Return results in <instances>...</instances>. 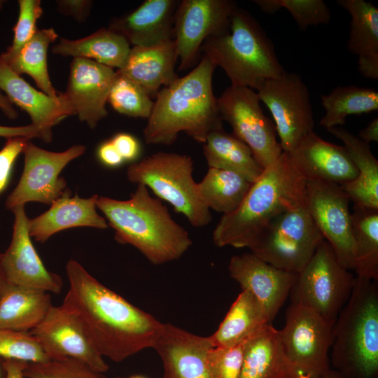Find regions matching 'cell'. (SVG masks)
<instances>
[{"instance_id": "6da1fadb", "label": "cell", "mask_w": 378, "mask_h": 378, "mask_svg": "<svg viewBox=\"0 0 378 378\" xmlns=\"http://www.w3.org/2000/svg\"><path fill=\"white\" fill-rule=\"evenodd\" d=\"M62 306L74 314L97 352L121 362L153 348L163 323L98 281L77 261L66 266Z\"/></svg>"}, {"instance_id": "2e32d148", "label": "cell", "mask_w": 378, "mask_h": 378, "mask_svg": "<svg viewBox=\"0 0 378 378\" xmlns=\"http://www.w3.org/2000/svg\"><path fill=\"white\" fill-rule=\"evenodd\" d=\"M30 332L51 360L74 358L106 372L108 365L97 352L76 316L63 306H52Z\"/></svg>"}, {"instance_id": "3957f363", "label": "cell", "mask_w": 378, "mask_h": 378, "mask_svg": "<svg viewBox=\"0 0 378 378\" xmlns=\"http://www.w3.org/2000/svg\"><path fill=\"white\" fill-rule=\"evenodd\" d=\"M215 69L202 55L191 71L158 91L144 130L147 144L172 145L182 132L204 144L211 131L223 127L212 86Z\"/></svg>"}, {"instance_id": "ee69618b", "label": "cell", "mask_w": 378, "mask_h": 378, "mask_svg": "<svg viewBox=\"0 0 378 378\" xmlns=\"http://www.w3.org/2000/svg\"><path fill=\"white\" fill-rule=\"evenodd\" d=\"M56 2L60 13L72 16L78 22L87 20L92 6V1L89 0H59Z\"/></svg>"}, {"instance_id": "30bf717a", "label": "cell", "mask_w": 378, "mask_h": 378, "mask_svg": "<svg viewBox=\"0 0 378 378\" xmlns=\"http://www.w3.org/2000/svg\"><path fill=\"white\" fill-rule=\"evenodd\" d=\"M260 102L254 90L232 85L217 98L222 120L230 125L232 134L250 148L265 169L275 162L283 150L276 139L275 125L264 114Z\"/></svg>"}, {"instance_id": "ffe728a7", "label": "cell", "mask_w": 378, "mask_h": 378, "mask_svg": "<svg viewBox=\"0 0 378 378\" xmlns=\"http://www.w3.org/2000/svg\"><path fill=\"white\" fill-rule=\"evenodd\" d=\"M213 347L209 337L170 323H163L153 346L162 360L164 378H210L207 357Z\"/></svg>"}, {"instance_id": "f6af8a7d", "label": "cell", "mask_w": 378, "mask_h": 378, "mask_svg": "<svg viewBox=\"0 0 378 378\" xmlns=\"http://www.w3.org/2000/svg\"><path fill=\"white\" fill-rule=\"evenodd\" d=\"M111 141L125 161H134L139 156L140 144L132 135L118 133Z\"/></svg>"}, {"instance_id": "6f0895ef", "label": "cell", "mask_w": 378, "mask_h": 378, "mask_svg": "<svg viewBox=\"0 0 378 378\" xmlns=\"http://www.w3.org/2000/svg\"><path fill=\"white\" fill-rule=\"evenodd\" d=\"M130 378H146V377L144 376H141V375H134V376L130 377Z\"/></svg>"}, {"instance_id": "c3c4849f", "label": "cell", "mask_w": 378, "mask_h": 378, "mask_svg": "<svg viewBox=\"0 0 378 378\" xmlns=\"http://www.w3.org/2000/svg\"><path fill=\"white\" fill-rule=\"evenodd\" d=\"M27 365V363L24 361L14 359H4L6 369L5 378H24L23 372Z\"/></svg>"}, {"instance_id": "bcb514c9", "label": "cell", "mask_w": 378, "mask_h": 378, "mask_svg": "<svg viewBox=\"0 0 378 378\" xmlns=\"http://www.w3.org/2000/svg\"><path fill=\"white\" fill-rule=\"evenodd\" d=\"M15 136H24L30 139L39 138L46 143L50 142L52 137L32 124L20 127L0 125V137L8 139Z\"/></svg>"}, {"instance_id": "484cf974", "label": "cell", "mask_w": 378, "mask_h": 378, "mask_svg": "<svg viewBox=\"0 0 378 378\" xmlns=\"http://www.w3.org/2000/svg\"><path fill=\"white\" fill-rule=\"evenodd\" d=\"M299 373L271 323L246 341L239 378H293Z\"/></svg>"}, {"instance_id": "7a4b0ae2", "label": "cell", "mask_w": 378, "mask_h": 378, "mask_svg": "<svg viewBox=\"0 0 378 378\" xmlns=\"http://www.w3.org/2000/svg\"><path fill=\"white\" fill-rule=\"evenodd\" d=\"M307 183L290 154L283 151L251 184L239 207L223 215L213 232L214 244L248 248L276 217L306 206Z\"/></svg>"}, {"instance_id": "f907efd6", "label": "cell", "mask_w": 378, "mask_h": 378, "mask_svg": "<svg viewBox=\"0 0 378 378\" xmlns=\"http://www.w3.org/2000/svg\"><path fill=\"white\" fill-rule=\"evenodd\" d=\"M0 109L9 119L14 120L18 118V112L9 99L0 90Z\"/></svg>"}, {"instance_id": "9f6ffc18", "label": "cell", "mask_w": 378, "mask_h": 378, "mask_svg": "<svg viewBox=\"0 0 378 378\" xmlns=\"http://www.w3.org/2000/svg\"><path fill=\"white\" fill-rule=\"evenodd\" d=\"M293 378H311V377L307 375V374H302V373H299L298 374H297Z\"/></svg>"}, {"instance_id": "7dc6e473", "label": "cell", "mask_w": 378, "mask_h": 378, "mask_svg": "<svg viewBox=\"0 0 378 378\" xmlns=\"http://www.w3.org/2000/svg\"><path fill=\"white\" fill-rule=\"evenodd\" d=\"M97 155L100 162L109 167H119L125 162L111 140L100 145Z\"/></svg>"}, {"instance_id": "db71d44e", "label": "cell", "mask_w": 378, "mask_h": 378, "mask_svg": "<svg viewBox=\"0 0 378 378\" xmlns=\"http://www.w3.org/2000/svg\"><path fill=\"white\" fill-rule=\"evenodd\" d=\"M321 378H344V377L337 371L330 369Z\"/></svg>"}, {"instance_id": "f546056e", "label": "cell", "mask_w": 378, "mask_h": 378, "mask_svg": "<svg viewBox=\"0 0 378 378\" xmlns=\"http://www.w3.org/2000/svg\"><path fill=\"white\" fill-rule=\"evenodd\" d=\"M271 321L259 300L248 290H242L219 327L209 336L214 347L239 344Z\"/></svg>"}, {"instance_id": "8d00e7d4", "label": "cell", "mask_w": 378, "mask_h": 378, "mask_svg": "<svg viewBox=\"0 0 378 378\" xmlns=\"http://www.w3.org/2000/svg\"><path fill=\"white\" fill-rule=\"evenodd\" d=\"M108 102L119 113L147 119L154 104L151 97L144 88L118 71L109 92Z\"/></svg>"}, {"instance_id": "9a60e30c", "label": "cell", "mask_w": 378, "mask_h": 378, "mask_svg": "<svg viewBox=\"0 0 378 378\" xmlns=\"http://www.w3.org/2000/svg\"><path fill=\"white\" fill-rule=\"evenodd\" d=\"M349 202L340 185L307 181L306 208L341 265L350 271L354 269L355 246Z\"/></svg>"}, {"instance_id": "f1b7e54d", "label": "cell", "mask_w": 378, "mask_h": 378, "mask_svg": "<svg viewBox=\"0 0 378 378\" xmlns=\"http://www.w3.org/2000/svg\"><path fill=\"white\" fill-rule=\"evenodd\" d=\"M52 306L48 292L8 283L0 296V329L30 331Z\"/></svg>"}, {"instance_id": "681fc988", "label": "cell", "mask_w": 378, "mask_h": 378, "mask_svg": "<svg viewBox=\"0 0 378 378\" xmlns=\"http://www.w3.org/2000/svg\"><path fill=\"white\" fill-rule=\"evenodd\" d=\"M363 142L370 144L371 141H378V118L373 119L369 125L362 130L358 136Z\"/></svg>"}, {"instance_id": "83f0119b", "label": "cell", "mask_w": 378, "mask_h": 378, "mask_svg": "<svg viewBox=\"0 0 378 378\" xmlns=\"http://www.w3.org/2000/svg\"><path fill=\"white\" fill-rule=\"evenodd\" d=\"M327 130L343 142L358 172L356 178L340 186L354 206L378 209V160L370 144L342 127Z\"/></svg>"}, {"instance_id": "277c9868", "label": "cell", "mask_w": 378, "mask_h": 378, "mask_svg": "<svg viewBox=\"0 0 378 378\" xmlns=\"http://www.w3.org/2000/svg\"><path fill=\"white\" fill-rule=\"evenodd\" d=\"M137 185L127 200L99 196L97 208L113 229L118 243L134 246L154 265L179 259L192 244L188 231L146 186Z\"/></svg>"}, {"instance_id": "680465c9", "label": "cell", "mask_w": 378, "mask_h": 378, "mask_svg": "<svg viewBox=\"0 0 378 378\" xmlns=\"http://www.w3.org/2000/svg\"><path fill=\"white\" fill-rule=\"evenodd\" d=\"M5 2H6V1L0 0V11L2 9Z\"/></svg>"}, {"instance_id": "44dd1931", "label": "cell", "mask_w": 378, "mask_h": 378, "mask_svg": "<svg viewBox=\"0 0 378 378\" xmlns=\"http://www.w3.org/2000/svg\"><path fill=\"white\" fill-rule=\"evenodd\" d=\"M288 153L307 181L318 180L342 186L358 175L344 146L326 141L314 131L306 134Z\"/></svg>"}, {"instance_id": "8fae6325", "label": "cell", "mask_w": 378, "mask_h": 378, "mask_svg": "<svg viewBox=\"0 0 378 378\" xmlns=\"http://www.w3.org/2000/svg\"><path fill=\"white\" fill-rule=\"evenodd\" d=\"M279 330L286 356L300 373L321 378L330 370L334 324L304 306L290 304Z\"/></svg>"}, {"instance_id": "11a10c76", "label": "cell", "mask_w": 378, "mask_h": 378, "mask_svg": "<svg viewBox=\"0 0 378 378\" xmlns=\"http://www.w3.org/2000/svg\"><path fill=\"white\" fill-rule=\"evenodd\" d=\"M6 377V369L4 365V359L0 357V378Z\"/></svg>"}, {"instance_id": "d4e9b609", "label": "cell", "mask_w": 378, "mask_h": 378, "mask_svg": "<svg viewBox=\"0 0 378 378\" xmlns=\"http://www.w3.org/2000/svg\"><path fill=\"white\" fill-rule=\"evenodd\" d=\"M177 60L172 38L148 46H133L124 66L117 71L139 85L152 98L178 78L175 71Z\"/></svg>"}, {"instance_id": "1f68e13d", "label": "cell", "mask_w": 378, "mask_h": 378, "mask_svg": "<svg viewBox=\"0 0 378 378\" xmlns=\"http://www.w3.org/2000/svg\"><path fill=\"white\" fill-rule=\"evenodd\" d=\"M203 153L209 167L236 172L249 182H255L263 168L250 148L220 127L211 131L203 144Z\"/></svg>"}, {"instance_id": "816d5d0a", "label": "cell", "mask_w": 378, "mask_h": 378, "mask_svg": "<svg viewBox=\"0 0 378 378\" xmlns=\"http://www.w3.org/2000/svg\"><path fill=\"white\" fill-rule=\"evenodd\" d=\"M262 11L272 14L280 9L276 0H255L253 1Z\"/></svg>"}, {"instance_id": "e575fe53", "label": "cell", "mask_w": 378, "mask_h": 378, "mask_svg": "<svg viewBox=\"0 0 378 378\" xmlns=\"http://www.w3.org/2000/svg\"><path fill=\"white\" fill-rule=\"evenodd\" d=\"M326 111L320 125L326 130L342 126L350 115L377 111L378 92L372 88L356 85L338 86L321 96Z\"/></svg>"}, {"instance_id": "4316f807", "label": "cell", "mask_w": 378, "mask_h": 378, "mask_svg": "<svg viewBox=\"0 0 378 378\" xmlns=\"http://www.w3.org/2000/svg\"><path fill=\"white\" fill-rule=\"evenodd\" d=\"M351 15L348 49L358 56V67L368 78H378V8L365 0H338Z\"/></svg>"}, {"instance_id": "d6986e66", "label": "cell", "mask_w": 378, "mask_h": 378, "mask_svg": "<svg viewBox=\"0 0 378 378\" xmlns=\"http://www.w3.org/2000/svg\"><path fill=\"white\" fill-rule=\"evenodd\" d=\"M228 271L242 290L250 291L259 300L270 321L289 296L298 275L275 267L251 253L232 256Z\"/></svg>"}, {"instance_id": "ac0fdd59", "label": "cell", "mask_w": 378, "mask_h": 378, "mask_svg": "<svg viewBox=\"0 0 378 378\" xmlns=\"http://www.w3.org/2000/svg\"><path fill=\"white\" fill-rule=\"evenodd\" d=\"M117 71L95 61L74 57L64 93L76 115L93 129L108 112L106 104Z\"/></svg>"}, {"instance_id": "836d02e7", "label": "cell", "mask_w": 378, "mask_h": 378, "mask_svg": "<svg viewBox=\"0 0 378 378\" xmlns=\"http://www.w3.org/2000/svg\"><path fill=\"white\" fill-rule=\"evenodd\" d=\"M251 184L236 172L211 167L197 183L199 193L205 206L223 215L229 214L239 207Z\"/></svg>"}, {"instance_id": "d590c367", "label": "cell", "mask_w": 378, "mask_h": 378, "mask_svg": "<svg viewBox=\"0 0 378 378\" xmlns=\"http://www.w3.org/2000/svg\"><path fill=\"white\" fill-rule=\"evenodd\" d=\"M356 276L378 279V209L354 206L351 214Z\"/></svg>"}, {"instance_id": "f35d334b", "label": "cell", "mask_w": 378, "mask_h": 378, "mask_svg": "<svg viewBox=\"0 0 378 378\" xmlns=\"http://www.w3.org/2000/svg\"><path fill=\"white\" fill-rule=\"evenodd\" d=\"M23 374L24 378H109L86 363L70 358L27 363Z\"/></svg>"}, {"instance_id": "8992f818", "label": "cell", "mask_w": 378, "mask_h": 378, "mask_svg": "<svg viewBox=\"0 0 378 378\" xmlns=\"http://www.w3.org/2000/svg\"><path fill=\"white\" fill-rule=\"evenodd\" d=\"M331 360L344 378L378 373L377 281L356 276L351 295L334 324Z\"/></svg>"}, {"instance_id": "60d3db41", "label": "cell", "mask_w": 378, "mask_h": 378, "mask_svg": "<svg viewBox=\"0 0 378 378\" xmlns=\"http://www.w3.org/2000/svg\"><path fill=\"white\" fill-rule=\"evenodd\" d=\"M280 8L287 9L302 31L310 26L327 24L331 19L330 10L322 0H276Z\"/></svg>"}, {"instance_id": "7c38bea8", "label": "cell", "mask_w": 378, "mask_h": 378, "mask_svg": "<svg viewBox=\"0 0 378 378\" xmlns=\"http://www.w3.org/2000/svg\"><path fill=\"white\" fill-rule=\"evenodd\" d=\"M257 91L274 118L282 150L290 153L306 134L314 131L307 86L300 75L285 71L278 77L265 80Z\"/></svg>"}, {"instance_id": "52a82bcc", "label": "cell", "mask_w": 378, "mask_h": 378, "mask_svg": "<svg viewBox=\"0 0 378 378\" xmlns=\"http://www.w3.org/2000/svg\"><path fill=\"white\" fill-rule=\"evenodd\" d=\"M192 171L193 160L189 155L158 152L130 164L127 177L169 202L192 226L202 227L210 223L212 216L200 197Z\"/></svg>"}, {"instance_id": "5bb4252c", "label": "cell", "mask_w": 378, "mask_h": 378, "mask_svg": "<svg viewBox=\"0 0 378 378\" xmlns=\"http://www.w3.org/2000/svg\"><path fill=\"white\" fill-rule=\"evenodd\" d=\"M237 4L230 0H183L175 12L172 39L179 59V71L195 66L201 46L226 30Z\"/></svg>"}, {"instance_id": "7402d4cb", "label": "cell", "mask_w": 378, "mask_h": 378, "mask_svg": "<svg viewBox=\"0 0 378 378\" xmlns=\"http://www.w3.org/2000/svg\"><path fill=\"white\" fill-rule=\"evenodd\" d=\"M0 90L11 103L26 111L32 125L52 136V127L67 116L75 115L66 95L51 97L38 91L13 72L0 59Z\"/></svg>"}, {"instance_id": "4fadbf2b", "label": "cell", "mask_w": 378, "mask_h": 378, "mask_svg": "<svg viewBox=\"0 0 378 378\" xmlns=\"http://www.w3.org/2000/svg\"><path fill=\"white\" fill-rule=\"evenodd\" d=\"M85 151L83 145H75L63 152H51L29 141L24 150V168L18 185L6 200L12 210L29 202L51 205L67 189L62 170Z\"/></svg>"}, {"instance_id": "d6a6232c", "label": "cell", "mask_w": 378, "mask_h": 378, "mask_svg": "<svg viewBox=\"0 0 378 378\" xmlns=\"http://www.w3.org/2000/svg\"><path fill=\"white\" fill-rule=\"evenodd\" d=\"M53 28L38 29L31 39L17 53L8 55L4 52L0 59L16 74H26L47 95L56 98L59 93L51 83L47 63L48 48L57 38Z\"/></svg>"}, {"instance_id": "9c48e42d", "label": "cell", "mask_w": 378, "mask_h": 378, "mask_svg": "<svg viewBox=\"0 0 378 378\" xmlns=\"http://www.w3.org/2000/svg\"><path fill=\"white\" fill-rule=\"evenodd\" d=\"M323 240L306 206H302L273 219L248 248L275 267L298 274Z\"/></svg>"}, {"instance_id": "cb8c5ba5", "label": "cell", "mask_w": 378, "mask_h": 378, "mask_svg": "<svg viewBox=\"0 0 378 378\" xmlns=\"http://www.w3.org/2000/svg\"><path fill=\"white\" fill-rule=\"evenodd\" d=\"M98 195L88 198L71 197L66 189L48 210L29 220L28 227L31 237L39 242L46 241L57 232L76 227H90L106 229V220L97 211Z\"/></svg>"}, {"instance_id": "5b68a950", "label": "cell", "mask_w": 378, "mask_h": 378, "mask_svg": "<svg viewBox=\"0 0 378 378\" xmlns=\"http://www.w3.org/2000/svg\"><path fill=\"white\" fill-rule=\"evenodd\" d=\"M200 51L216 67L224 70L232 86L257 90L265 80L285 71L259 22L238 6L227 29L207 38Z\"/></svg>"}, {"instance_id": "f5cc1de1", "label": "cell", "mask_w": 378, "mask_h": 378, "mask_svg": "<svg viewBox=\"0 0 378 378\" xmlns=\"http://www.w3.org/2000/svg\"><path fill=\"white\" fill-rule=\"evenodd\" d=\"M8 284L2 265V253H0V296Z\"/></svg>"}, {"instance_id": "ba28073f", "label": "cell", "mask_w": 378, "mask_h": 378, "mask_svg": "<svg viewBox=\"0 0 378 378\" xmlns=\"http://www.w3.org/2000/svg\"><path fill=\"white\" fill-rule=\"evenodd\" d=\"M354 280L324 239L298 274L289 293L291 303L307 307L335 324L351 295Z\"/></svg>"}, {"instance_id": "b9f144b4", "label": "cell", "mask_w": 378, "mask_h": 378, "mask_svg": "<svg viewBox=\"0 0 378 378\" xmlns=\"http://www.w3.org/2000/svg\"><path fill=\"white\" fill-rule=\"evenodd\" d=\"M246 341L230 347L210 349L207 357L210 378H239Z\"/></svg>"}, {"instance_id": "4dcf8cb0", "label": "cell", "mask_w": 378, "mask_h": 378, "mask_svg": "<svg viewBox=\"0 0 378 378\" xmlns=\"http://www.w3.org/2000/svg\"><path fill=\"white\" fill-rule=\"evenodd\" d=\"M130 45L121 35L108 28H102L93 34L76 40L62 38L55 45L53 53L95 61L99 64L121 69L127 59Z\"/></svg>"}, {"instance_id": "7bdbcfd3", "label": "cell", "mask_w": 378, "mask_h": 378, "mask_svg": "<svg viewBox=\"0 0 378 378\" xmlns=\"http://www.w3.org/2000/svg\"><path fill=\"white\" fill-rule=\"evenodd\" d=\"M29 140L24 136L8 138L0 150V194L7 187L14 163Z\"/></svg>"}, {"instance_id": "ab89813d", "label": "cell", "mask_w": 378, "mask_h": 378, "mask_svg": "<svg viewBox=\"0 0 378 378\" xmlns=\"http://www.w3.org/2000/svg\"><path fill=\"white\" fill-rule=\"evenodd\" d=\"M19 15L13 27V40L5 54L17 53L34 36L38 29L36 22L43 15L39 0H19Z\"/></svg>"}, {"instance_id": "74e56055", "label": "cell", "mask_w": 378, "mask_h": 378, "mask_svg": "<svg viewBox=\"0 0 378 378\" xmlns=\"http://www.w3.org/2000/svg\"><path fill=\"white\" fill-rule=\"evenodd\" d=\"M0 357L27 363L51 360L30 331L0 329Z\"/></svg>"}, {"instance_id": "e0dca14e", "label": "cell", "mask_w": 378, "mask_h": 378, "mask_svg": "<svg viewBox=\"0 0 378 378\" xmlns=\"http://www.w3.org/2000/svg\"><path fill=\"white\" fill-rule=\"evenodd\" d=\"M14 215L10 244L2 253V265L8 284H17L46 292L59 293L61 276L48 271L31 240L24 205L11 210Z\"/></svg>"}, {"instance_id": "603a6c76", "label": "cell", "mask_w": 378, "mask_h": 378, "mask_svg": "<svg viewBox=\"0 0 378 378\" xmlns=\"http://www.w3.org/2000/svg\"><path fill=\"white\" fill-rule=\"evenodd\" d=\"M179 1L146 0L133 11L111 20L108 28L133 46H148L172 39Z\"/></svg>"}]
</instances>
